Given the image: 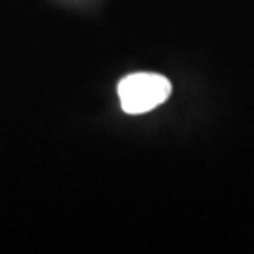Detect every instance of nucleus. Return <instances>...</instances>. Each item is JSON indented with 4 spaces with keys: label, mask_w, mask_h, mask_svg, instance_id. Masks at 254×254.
<instances>
[{
    "label": "nucleus",
    "mask_w": 254,
    "mask_h": 254,
    "mask_svg": "<svg viewBox=\"0 0 254 254\" xmlns=\"http://www.w3.org/2000/svg\"><path fill=\"white\" fill-rule=\"evenodd\" d=\"M172 93L170 81L157 73H134L118 84V94L124 113L144 114L165 103Z\"/></svg>",
    "instance_id": "nucleus-1"
}]
</instances>
